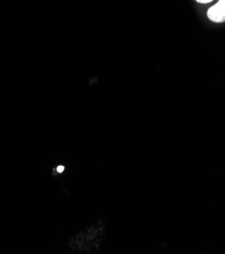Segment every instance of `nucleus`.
Masks as SVG:
<instances>
[{"label": "nucleus", "instance_id": "1", "mask_svg": "<svg viewBox=\"0 0 225 254\" xmlns=\"http://www.w3.org/2000/svg\"><path fill=\"white\" fill-rule=\"evenodd\" d=\"M207 15L213 22H225V0H219L215 5L210 7Z\"/></svg>", "mask_w": 225, "mask_h": 254}, {"label": "nucleus", "instance_id": "2", "mask_svg": "<svg viewBox=\"0 0 225 254\" xmlns=\"http://www.w3.org/2000/svg\"><path fill=\"white\" fill-rule=\"evenodd\" d=\"M196 1H197L198 3H203V4H205V3H210V2H212L213 0H196Z\"/></svg>", "mask_w": 225, "mask_h": 254}]
</instances>
